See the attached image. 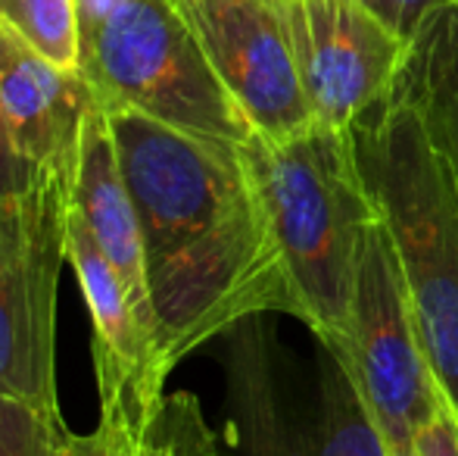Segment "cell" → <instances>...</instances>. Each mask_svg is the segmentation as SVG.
I'll return each mask as SVG.
<instances>
[{"label": "cell", "mask_w": 458, "mask_h": 456, "mask_svg": "<svg viewBox=\"0 0 458 456\" xmlns=\"http://www.w3.org/2000/svg\"><path fill=\"white\" fill-rule=\"evenodd\" d=\"M275 4H293V0H275Z\"/></svg>", "instance_id": "cell-22"}, {"label": "cell", "mask_w": 458, "mask_h": 456, "mask_svg": "<svg viewBox=\"0 0 458 456\" xmlns=\"http://www.w3.org/2000/svg\"><path fill=\"white\" fill-rule=\"evenodd\" d=\"M197 31L225 91L253 132L290 138L312 125L287 4L275 0H175Z\"/></svg>", "instance_id": "cell-8"}, {"label": "cell", "mask_w": 458, "mask_h": 456, "mask_svg": "<svg viewBox=\"0 0 458 456\" xmlns=\"http://www.w3.org/2000/svg\"><path fill=\"white\" fill-rule=\"evenodd\" d=\"M453 4H458V0H453Z\"/></svg>", "instance_id": "cell-23"}, {"label": "cell", "mask_w": 458, "mask_h": 456, "mask_svg": "<svg viewBox=\"0 0 458 456\" xmlns=\"http://www.w3.org/2000/svg\"><path fill=\"white\" fill-rule=\"evenodd\" d=\"M393 31L405 38V41H415V35L424 29L430 16L440 10L449 0H365Z\"/></svg>", "instance_id": "cell-17"}, {"label": "cell", "mask_w": 458, "mask_h": 456, "mask_svg": "<svg viewBox=\"0 0 458 456\" xmlns=\"http://www.w3.org/2000/svg\"><path fill=\"white\" fill-rule=\"evenodd\" d=\"M449 153V151H446ZM449 159H453V157H449ZM453 166H455V176H458V159H453Z\"/></svg>", "instance_id": "cell-21"}, {"label": "cell", "mask_w": 458, "mask_h": 456, "mask_svg": "<svg viewBox=\"0 0 458 456\" xmlns=\"http://www.w3.org/2000/svg\"><path fill=\"white\" fill-rule=\"evenodd\" d=\"M144 244L159 357L266 313L293 316L281 260L241 144L199 138L140 113L109 116Z\"/></svg>", "instance_id": "cell-1"}, {"label": "cell", "mask_w": 458, "mask_h": 456, "mask_svg": "<svg viewBox=\"0 0 458 456\" xmlns=\"http://www.w3.org/2000/svg\"><path fill=\"white\" fill-rule=\"evenodd\" d=\"M281 260L293 319L346 347L359 256L377 207L350 132L312 122L290 138L253 132L241 144Z\"/></svg>", "instance_id": "cell-3"}, {"label": "cell", "mask_w": 458, "mask_h": 456, "mask_svg": "<svg viewBox=\"0 0 458 456\" xmlns=\"http://www.w3.org/2000/svg\"><path fill=\"white\" fill-rule=\"evenodd\" d=\"M247 456H390L346 353L312 335L296 359L266 338L243 375Z\"/></svg>", "instance_id": "cell-6"}, {"label": "cell", "mask_w": 458, "mask_h": 456, "mask_svg": "<svg viewBox=\"0 0 458 456\" xmlns=\"http://www.w3.org/2000/svg\"><path fill=\"white\" fill-rule=\"evenodd\" d=\"M72 207L91 231L94 244L106 256L113 272L122 279L134 313L157 344V319H153L150 288H147L138 210H134L131 191L122 172L109 116L97 107L88 113L85 128H81L79 159L72 172Z\"/></svg>", "instance_id": "cell-12"}, {"label": "cell", "mask_w": 458, "mask_h": 456, "mask_svg": "<svg viewBox=\"0 0 458 456\" xmlns=\"http://www.w3.org/2000/svg\"><path fill=\"white\" fill-rule=\"evenodd\" d=\"M69 456H218V434L197 394L100 403L94 432H69Z\"/></svg>", "instance_id": "cell-13"}, {"label": "cell", "mask_w": 458, "mask_h": 456, "mask_svg": "<svg viewBox=\"0 0 458 456\" xmlns=\"http://www.w3.org/2000/svg\"><path fill=\"white\" fill-rule=\"evenodd\" d=\"M0 22L56 66L79 69L75 0H0Z\"/></svg>", "instance_id": "cell-15"}, {"label": "cell", "mask_w": 458, "mask_h": 456, "mask_svg": "<svg viewBox=\"0 0 458 456\" xmlns=\"http://www.w3.org/2000/svg\"><path fill=\"white\" fill-rule=\"evenodd\" d=\"M390 456H421V453H418L415 444H409V447H393Z\"/></svg>", "instance_id": "cell-20"}, {"label": "cell", "mask_w": 458, "mask_h": 456, "mask_svg": "<svg viewBox=\"0 0 458 456\" xmlns=\"http://www.w3.org/2000/svg\"><path fill=\"white\" fill-rule=\"evenodd\" d=\"M41 172L22 157V151L16 147L10 132V122L4 116V107H0V197L10 194H22L35 185V178Z\"/></svg>", "instance_id": "cell-18"}, {"label": "cell", "mask_w": 458, "mask_h": 456, "mask_svg": "<svg viewBox=\"0 0 458 456\" xmlns=\"http://www.w3.org/2000/svg\"><path fill=\"white\" fill-rule=\"evenodd\" d=\"M340 350L346 353L386 451L415 444L418 432L446 400L418 341L409 288L380 213L368 226L362 244L350 341Z\"/></svg>", "instance_id": "cell-7"}, {"label": "cell", "mask_w": 458, "mask_h": 456, "mask_svg": "<svg viewBox=\"0 0 458 456\" xmlns=\"http://www.w3.org/2000/svg\"><path fill=\"white\" fill-rule=\"evenodd\" d=\"M75 6L79 73L97 110L140 113L228 144L253 134L175 0H75Z\"/></svg>", "instance_id": "cell-4"}, {"label": "cell", "mask_w": 458, "mask_h": 456, "mask_svg": "<svg viewBox=\"0 0 458 456\" xmlns=\"http://www.w3.org/2000/svg\"><path fill=\"white\" fill-rule=\"evenodd\" d=\"M302 91L318 125L346 132L386 98L403 75L409 47L365 0L287 4Z\"/></svg>", "instance_id": "cell-9"}, {"label": "cell", "mask_w": 458, "mask_h": 456, "mask_svg": "<svg viewBox=\"0 0 458 456\" xmlns=\"http://www.w3.org/2000/svg\"><path fill=\"white\" fill-rule=\"evenodd\" d=\"M0 456H69V426L29 400L0 397Z\"/></svg>", "instance_id": "cell-16"}, {"label": "cell", "mask_w": 458, "mask_h": 456, "mask_svg": "<svg viewBox=\"0 0 458 456\" xmlns=\"http://www.w3.org/2000/svg\"><path fill=\"white\" fill-rule=\"evenodd\" d=\"M415 447L421 456H458V419L449 403H443L440 413L418 432Z\"/></svg>", "instance_id": "cell-19"}, {"label": "cell", "mask_w": 458, "mask_h": 456, "mask_svg": "<svg viewBox=\"0 0 458 456\" xmlns=\"http://www.w3.org/2000/svg\"><path fill=\"white\" fill-rule=\"evenodd\" d=\"M359 169L390 231L415 329L458 419V176L409 75L350 128Z\"/></svg>", "instance_id": "cell-2"}, {"label": "cell", "mask_w": 458, "mask_h": 456, "mask_svg": "<svg viewBox=\"0 0 458 456\" xmlns=\"http://www.w3.org/2000/svg\"><path fill=\"white\" fill-rule=\"evenodd\" d=\"M72 176L41 172L29 191L0 197V397L60 413L56 291L69 262Z\"/></svg>", "instance_id": "cell-5"}, {"label": "cell", "mask_w": 458, "mask_h": 456, "mask_svg": "<svg viewBox=\"0 0 458 456\" xmlns=\"http://www.w3.org/2000/svg\"><path fill=\"white\" fill-rule=\"evenodd\" d=\"M405 75L434 134L458 159V4L449 0L424 22L409 47Z\"/></svg>", "instance_id": "cell-14"}, {"label": "cell", "mask_w": 458, "mask_h": 456, "mask_svg": "<svg viewBox=\"0 0 458 456\" xmlns=\"http://www.w3.org/2000/svg\"><path fill=\"white\" fill-rule=\"evenodd\" d=\"M69 266L75 269L94 325L91 353L100 403L125 397H163L172 369L163 363L150 331L134 313L122 279L94 244L81 216H69Z\"/></svg>", "instance_id": "cell-11"}, {"label": "cell", "mask_w": 458, "mask_h": 456, "mask_svg": "<svg viewBox=\"0 0 458 456\" xmlns=\"http://www.w3.org/2000/svg\"><path fill=\"white\" fill-rule=\"evenodd\" d=\"M0 107L38 172L72 176L94 94L79 69L56 66L0 22Z\"/></svg>", "instance_id": "cell-10"}]
</instances>
